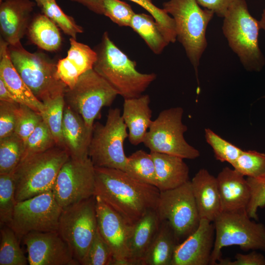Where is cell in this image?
Segmentation results:
<instances>
[{
    "instance_id": "cell-38",
    "label": "cell",
    "mask_w": 265,
    "mask_h": 265,
    "mask_svg": "<svg viewBox=\"0 0 265 265\" xmlns=\"http://www.w3.org/2000/svg\"><path fill=\"white\" fill-rule=\"evenodd\" d=\"M205 132L206 141L212 148L216 160L232 165L243 151L209 128L205 129Z\"/></svg>"
},
{
    "instance_id": "cell-28",
    "label": "cell",
    "mask_w": 265,
    "mask_h": 265,
    "mask_svg": "<svg viewBox=\"0 0 265 265\" xmlns=\"http://www.w3.org/2000/svg\"><path fill=\"white\" fill-rule=\"evenodd\" d=\"M26 34L31 43L48 52H55L62 45L59 27L44 14L32 18Z\"/></svg>"
},
{
    "instance_id": "cell-14",
    "label": "cell",
    "mask_w": 265,
    "mask_h": 265,
    "mask_svg": "<svg viewBox=\"0 0 265 265\" xmlns=\"http://www.w3.org/2000/svg\"><path fill=\"white\" fill-rule=\"evenodd\" d=\"M95 166L89 157H71L64 163L52 189L62 209L95 196Z\"/></svg>"
},
{
    "instance_id": "cell-25",
    "label": "cell",
    "mask_w": 265,
    "mask_h": 265,
    "mask_svg": "<svg viewBox=\"0 0 265 265\" xmlns=\"http://www.w3.org/2000/svg\"><path fill=\"white\" fill-rule=\"evenodd\" d=\"M160 222L156 209H152L132 225L129 241L128 260L130 265H141Z\"/></svg>"
},
{
    "instance_id": "cell-32",
    "label": "cell",
    "mask_w": 265,
    "mask_h": 265,
    "mask_svg": "<svg viewBox=\"0 0 265 265\" xmlns=\"http://www.w3.org/2000/svg\"><path fill=\"white\" fill-rule=\"evenodd\" d=\"M24 149V141L15 133L0 139V174L14 171L21 160Z\"/></svg>"
},
{
    "instance_id": "cell-43",
    "label": "cell",
    "mask_w": 265,
    "mask_h": 265,
    "mask_svg": "<svg viewBox=\"0 0 265 265\" xmlns=\"http://www.w3.org/2000/svg\"><path fill=\"white\" fill-rule=\"evenodd\" d=\"M247 181L250 189V199L246 211L251 218L258 219L259 208L265 207V174L257 177H247Z\"/></svg>"
},
{
    "instance_id": "cell-1",
    "label": "cell",
    "mask_w": 265,
    "mask_h": 265,
    "mask_svg": "<svg viewBox=\"0 0 265 265\" xmlns=\"http://www.w3.org/2000/svg\"><path fill=\"white\" fill-rule=\"evenodd\" d=\"M95 196L118 212L130 225L156 209L160 191L120 169L95 167Z\"/></svg>"
},
{
    "instance_id": "cell-9",
    "label": "cell",
    "mask_w": 265,
    "mask_h": 265,
    "mask_svg": "<svg viewBox=\"0 0 265 265\" xmlns=\"http://www.w3.org/2000/svg\"><path fill=\"white\" fill-rule=\"evenodd\" d=\"M183 113L181 107H172L163 110L153 120L143 142L150 152L184 159H193L199 157V151L184 137L187 128L182 122Z\"/></svg>"
},
{
    "instance_id": "cell-31",
    "label": "cell",
    "mask_w": 265,
    "mask_h": 265,
    "mask_svg": "<svg viewBox=\"0 0 265 265\" xmlns=\"http://www.w3.org/2000/svg\"><path fill=\"white\" fill-rule=\"evenodd\" d=\"M0 229V265H26L27 258L20 247V240L15 232L6 225Z\"/></svg>"
},
{
    "instance_id": "cell-23",
    "label": "cell",
    "mask_w": 265,
    "mask_h": 265,
    "mask_svg": "<svg viewBox=\"0 0 265 265\" xmlns=\"http://www.w3.org/2000/svg\"><path fill=\"white\" fill-rule=\"evenodd\" d=\"M190 183L200 219L213 222L221 212L216 178L202 168Z\"/></svg>"
},
{
    "instance_id": "cell-13",
    "label": "cell",
    "mask_w": 265,
    "mask_h": 265,
    "mask_svg": "<svg viewBox=\"0 0 265 265\" xmlns=\"http://www.w3.org/2000/svg\"><path fill=\"white\" fill-rule=\"evenodd\" d=\"M62 211L50 190L17 202L10 227L20 241L31 232L58 231Z\"/></svg>"
},
{
    "instance_id": "cell-37",
    "label": "cell",
    "mask_w": 265,
    "mask_h": 265,
    "mask_svg": "<svg viewBox=\"0 0 265 265\" xmlns=\"http://www.w3.org/2000/svg\"><path fill=\"white\" fill-rule=\"evenodd\" d=\"M244 176L257 178L265 174V154L256 151H242L232 164Z\"/></svg>"
},
{
    "instance_id": "cell-8",
    "label": "cell",
    "mask_w": 265,
    "mask_h": 265,
    "mask_svg": "<svg viewBox=\"0 0 265 265\" xmlns=\"http://www.w3.org/2000/svg\"><path fill=\"white\" fill-rule=\"evenodd\" d=\"M127 129L118 108L109 109L104 125L94 124L88 156L95 167L125 171L127 157L124 144L128 137Z\"/></svg>"
},
{
    "instance_id": "cell-11",
    "label": "cell",
    "mask_w": 265,
    "mask_h": 265,
    "mask_svg": "<svg viewBox=\"0 0 265 265\" xmlns=\"http://www.w3.org/2000/svg\"><path fill=\"white\" fill-rule=\"evenodd\" d=\"M97 229L95 196L63 209L58 232L80 265L94 238Z\"/></svg>"
},
{
    "instance_id": "cell-34",
    "label": "cell",
    "mask_w": 265,
    "mask_h": 265,
    "mask_svg": "<svg viewBox=\"0 0 265 265\" xmlns=\"http://www.w3.org/2000/svg\"><path fill=\"white\" fill-rule=\"evenodd\" d=\"M65 103L64 94L50 99L43 103L45 110L41 115L56 145L61 147H62V129Z\"/></svg>"
},
{
    "instance_id": "cell-24",
    "label": "cell",
    "mask_w": 265,
    "mask_h": 265,
    "mask_svg": "<svg viewBox=\"0 0 265 265\" xmlns=\"http://www.w3.org/2000/svg\"><path fill=\"white\" fill-rule=\"evenodd\" d=\"M148 95L124 99L122 116L128 129V138L133 145L143 143L153 120Z\"/></svg>"
},
{
    "instance_id": "cell-45",
    "label": "cell",
    "mask_w": 265,
    "mask_h": 265,
    "mask_svg": "<svg viewBox=\"0 0 265 265\" xmlns=\"http://www.w3.org/2000/svg\"><path fill=\"white\" fill-rule=\"evenodd\" d=\"M235 260L221 258L216 265H265V257L255 250L247 254L237 253Z\"/></svg>"
},
{
    "instance_id": "cell-2",
    "label": "cell",
    "mask_w": 265,
    "mask_h": 265,
    "mask_svg": "<svg viewBox=\"0 0 265 265\" xmlns=\"http://www.w3.org/2000/svg\"><path fill=\"white\" fill-rule=\"evenodd\" d=\"M97 58L93 69L124 99L138 97L156 79L155 73L138 72L136 63L118 48L108 32L103 34L96 51Z\"/></svg>"
},
{
    "instance_id": "cell-5",
    "label": "cell",
    "mask_w": 265,
    "mask_h": 265,
    "mask_svg": "<svg viewBox=\"0 0 265 265\" xmlns=\"http://www.w3.org/2000/svg\"><path fill=\"white\" fill-rule=\"evenodd\" d=\"M69 157L64 147L56 145L22 159L13 171L16 202L52 190L61 168Z\"/></svg>"
},
{
    "instance_id": "cell-22",
    "label": "cell",
    "mask_w": 265,
    "mask_h": 265,
    "mask_svg": "<svg viewBox=\"0 0 265 265\" xmlns=\"http://www.w3.org/2000/svg\"><path fill=\"white\" fill-rule=\"evenodd\" d=\"M8 45L0 38V79L19 104L25 105L42 115L45 110L44 105L34 96L13 66L9 53Z\"/></svg>"
},
{
    "instance_id": "cell-44",
    "label": "cell",
    "mask_w": 265,
    "mask_h": 265,
    "mask_svg": "<svg viewBox=\"0 0 265 265\" xmlns=\"http://www.w3.org/2000/svg\"><path fill=\"white\" fill-rule=\"evenodd\" d=\"M18 104L0 101V139L14 133Z\"/></svg>"
},
{
    "instance_id": "cell-16",
    "label": "cell",
    "mask_w": 265,
    "mask_h": 265,
    "mask_svg": "<svg viewBox=\"0 0 265 265\" xmlns=\"http://www.w3.org/2000/svg\"><path fill=\"white\" fill-rule=\"evenodd\" d=\"M30 265H78L58 231L31 232L22 239Z\"/></svg>"
},
{
    "instance_id": "cell-3",
    "label": "cell",
    "mask_w": 265,
    "mask_h": 265,
    "mask_svg": "<svg viewBox=\"0 0 265 265\" xmlns=\"http://www.w3.org/2000/svg\"><path fill=\"white\" fill-rule=\"evenodd\" d=\"M223 34L229 46L248 71L259 72L265 64L259 46V21L250 13L245 0H236L224 16Z\"/></svg>"
},
{
    "instance_id": "cell-35",
    "label": "cell",
    "mask_w": 265,
    "mask_h": 265,
    "mask_svg": "<svg viewBox=\"0 0 265 265\" xmlns=\"http://www.w3.org/2000/svg\"><path fill=\"white\" fill-rule=\"evenodd\" d=\"M15 199V182L13 172L0 174V227L10 226Z\"/></svg>"
},
{
    "instance_id": "cell-15",
    "label": "cell",
    "mask_w": 265,
    "mask_h": 265,
    "mask_svg": "<svg viewBox=\"0 0 265 265\" xmlns=\"http://www.w3.org/2000/svg\"><path fill=\"white\" fill-rule=\"evenodd\" d=\"M95 197L98 230L112 255L110 265H130L129 241L132 225L128 224L99 197Z\"/></svg>"
},
{
    "instance_id": "cell-10",
    "label": "cell",
    "mask_w": 265,
    "mask_h": 265,
    "mask_svg": "<svg viewBox=\"0 0 265 265\" xmlns=\"http://www.w3.org/2000/svg\"><path fill=\"white\" fill-rule=\"evenodd\" d=\"M117 95L116 90L93 68L82 74L72 88H66L64 99L93 130L102 108L110 106Z\"/></svg>"
},
{
    "instance_id": "cell-47",
    "label": "cell",
    "mask_w": 265,
    "mask_h": 265,
    "mask_svg": "<svg viewBox=\"0 0 265 265\" xmlns=\"http://www.w3.org/2000/svg\"><path fill=\"white\" fill-rule=\"evenodd\" d=\"M81 4L94 13L104 15V0H70Z\"/></svg>"
},
{
    "instance_id": "cell-30",
    "label": "cell",
    "mask_w": 265,
    "mask_h": 265,
    "mask_svg": "<svg viewBox=\"0 0 265 265\" xmlns=\"http://www.w3.org/2000/svg\"><path fill=\"white\" fill-rule=\"evenodd\" d=\"M125 171L139 182L157 187L155 165L150 152L139 150L127 157Z\"/></svg>"
},
{
    "instance_id": "cell-40",
    "label": "cell",
    "mask_w": 265,
    "mask_h": 265,
    "mask_svg": "<svg viewBox=\"0 0 265 265\" xmlns=\"http://www.w3.org/2000/svg\"><path fill=\"white\" fill-rule=\"evenodd\" d=\"M16 126L14 133L25 142L43 120L41 115L28 106L18 104L16 108Z\"/></svg>"
},
{
    "instance_id": "cell-21",
    "label": "cell",
    "mask_w": 265,
    "mask_h": 265,
    "mask_svg": "<svg viewBox=\"0 0 265 265\" xmlns=\"http://www.w3.org/2000/svg\"><path fill=\"white\" fill-rule=\"evenodd\" d=\"M93 130L82 117L65 103L62 129V147L74 158L88 156Z\"/></svg>"
},
{
    "instance_id": "cell-18",
    "label": "cell",
    "mask_w": 265,
    "mask_h": 265,
    "mask_svg": "<svg viewBox=\"0 0 265 265\" xmlns=\"http://www.w3.org/2000/svg\"><path fill=\"white\" fill-rule=\"evenodd\" d=\"M35 1L30 0H2L0 3V30L9 45L19 42L26 34L32 19Z\"/></svg>"
},
{
    "instance_id": "cell-27",
    "label": "cell",
    "mask_w": 265,
    "mask_h": 265,
    "mask_svg": "<svg viewBox=\"0 0 265 265\" xmlns=\"http://www.w3.org/2000/svg\"><path fill=\"white\" fill-rule=\"evenodd\" d=\"M180 243L169 223L166 220L161 221L141 265H171L175 250Z\"/></svg>"
},
{
    "instance_id": "cell-19",
    "label": "cell",
    "mask_w": 265,
    "mask_h": 265,
    "mask_svg": "<svg viewBox=\"0 0 265 265\" xmlns=\"http://www.w3.org/2000/svg\"><path fill=\"white\" fill-rule=\"evenodd\" d=\"M216 178L221 212L246 210L250 199V189L244 176L234 168L225 167Z\"/></svg>"
},
{
    "instance_id": "cell-50",
    "label": "cell",
    "mask_w": 265,
    "mask_h": 265,
    "mask_svg": "<svg viewBox=\"0 0 265 265\" xmlns=\"http://www.w3.org/2000/svg\"><path fill=\"white\" fill-rule=\"evenodd\" d=\"M40 0H34L35 1H40Z\"/></svg>"
},
{
    "instance_id": "cell-48",
    "label": "cell",
    "mask_w": 265,
    "mask_h": 265,
    "mask_svg": "<svg viewBox=\"0 0 265 265\" xmlns=\"http://www.w3.org/2000/svg\"><path fill=\"white\" fill-rule=\"evenodd\" d=\"M0 101L12 104H19L13 94L0 79Z\"/></svg>"
},
{
    "instance_id": "cell-20",
    "label": "cell",
    "mask_w": 265,
    "mask_h": 265,
    "mask_svg": "<svg viewBox=\"0 0 265 265\" xmlns=\"http://www.w3.org/2000/svg\"><path fill=\"white\" fill-rule=\"evenodd\" d=\"M70 44L67 56L56 64V75L67 88L71 89L82 74L93 68L97 54L89 46L73 38H70Z\"/></svg>"
},
{
    "instance_id": "cell-29",
    "label": "cell",
    "mask_w": 265,
    "mask_h": 265,
    "mask_svg": "<svg viewBox=\"0 0 265 265\" xmlns=\"http://www.w3.org/2000/svg\"><path fill=\"white\" fill-rule=\"evenodd\" d=\"M130 27L146 42L155 54L161 53L168 44L160 28L150 15L135 13Z\"/></svg>"
},
{
    "instance_id": "cell-26",
    "label": "cell",
    "mask_w": 265,
    "mask_h": 265,
    "mask_svg": "<svg viewBox=\"0 0 265 265\" xmlns=\"http://www.w3.org/2000/svg\"><path fill=\"white\" fill-rule=\"evenodd\" d=\"M160 191L172 189L189 181V168L184 159L168 154L150 152Z\"/></svg>"
},
{
    "instance_id": "cell-41",
    "label": "cell",
    "mask_w": 265,
    "mask_h": 265,
    "mask_svg": "<svg viewBox=\"0 0 265 265\" xmlns=\"http://www.w3.org/2000/svg\"><path fill=\"white\" fill-rule=\"evenodd\" d=\"M112 260L111 250L97 229L94 238L81 265H110Z\"/></svg>"
},
{
    "instance_id": "cell-42",
    "label": "cell",
    "mask_w": 265,
    "mask_h": 265,
    "mask_svg": "<svg viewBox=\"0 0 265 265\" xmlns=\"http://www.w3.org/2000/svg\"><path fill=\"white\" fill-rule=\"evenodd\" d=\"M104 15L120 26H130L135 13L128 3L120 0H104Z\"/></svg>"
},
{
    "instance_id": "cell-12",
    "label": "cell",
    "mask_w": 265,
    "mask_h": 265,
    "mask_svg": "<svg viewBox=\"0 0 265 265\" xmlns=\"http://www.w3.org/2000/svg\"><path fill=\"white\" fill-rule=\"evenodd\" d=\"M156 210L160 221L169 223L180 243L195 231L201 220L190 181L160 191Z\"/></svg>"
},
{
    "instance_id": "cell-33",
    "label": "cell",
    "mask_w": 265,
    "mask_h": 265,
    "mask_svg": "<svg viewBox=\"0 0 265 265\" xmlns=\"http://www.w3.org/2000/svg\"><path fill=\"white\" fill-rule=\"evenodd\" d=\"M35 2L42 13L71 38L77 39V35L83 32V28L76 23L72 17L62 11L55 0H40Z\"/></svg>"
},
{
    "instance_id": "cell-51",
    "label": "cell",
    "mask_w": 265,
    "mask_h": 265,
    "mask_svg": "<svg viewBox=\"0 0 265 265\" xmlns=\"http://www.w3.org/2000/svg\"><path fill=\"white\" fill-rule=\"evenodd\" d=\"M263 98H265V95Z\"/></svg>"
},
{
    "instance_id": "cell-39",
    "label": "cell",
    "mask_w": 265,
    "mask_h": 265,
    "mask_svg": "<svg viewBox=\"0 0 265 265\" xmlns=\"http://www.w3.org/2000/svg\"><path fill=\"white\" fill-rule=\"evenodd\" d=\"M147 10L160 28L166 40L174 43L177 40L175 25L173 19L163 9L156 6L151 0H129Z\"/></svg>"
},
{
    "instance_id": "cell-46",
    "label": "cell",
    "mask_w": 265,
    "mask_h": 265,
    "mask_svg": "<svg viewBox=\"0 0 265 265\" xmlns=\"http://www.w3.org/2000/svg\"><path fill=\"white\" fill-rule=\"evenodd\" d=\"M236 0H197L204 8L212 11L214 14L223 18L231 5Z\"/></svg>"
},
{
    "instance_id": "cell-7",
    "label": "cell",
    "mask_w": 265,
    "mask_h": 265,
    "mask_svg": "<svg viewBox=\"0 0 265 265\" xmlns=\"http://www.w3.org/2000/svg\"><path fill=\"white\" fill-rule=\"evenodd\" d=\"M212 222L215 239L210 265H217L222 258L221 249L226 246L265 251V226L251 220L246 210L221 212Z\"/></svg>"
},
{
    "instance_id": "cell-6",
    "label": "cell",
    "mask_w": 265,
    "mask_h": 265,
    "mask_svg": "<svg viewBox=\"0 0 265 265\" xmlns=\"http://www.w3.org/2000/svg\"><path fill=\"white\" fill-rule=\"evenodd\" d=\"M12 64L34 96L43 103L64 95L67 87L57 77L56 64L40 52L30 53L21 42L8 45Z\"/></svg>"
},
{
    "instance_id": "cell-17",
    "label": "cell",
    "mask_w": 265,
    "mask_h": 265,
    "mask_svg": "<svg viewBox=\"0 0 265 265\" xmlns=\"http://www.w3.org/2000/svg\"><path fill=\"white\" fill-rule=\"evenodd\" d=\"M212 222L201 219L198 227L177 247L171 265H208L214 246Z\"/></svg>"
},
{
    "instance_id": "cell-4",
    "label": "cell",
    "mask_w": 265,
    "mask_h": 265,
    "mask_svg": "<svg viewBox=\"0 0 265 265\" xmlns=\"http://www.w3.org/2000/svg\"><path fill=\"white\" fill-rule=\"evenodd\" d=\"M162 9L174 20L177 39L185 50L198 82V66L208 45L206 30L214 13L201 8L197 0H169L163 2Z\"/></svg>"
},
{
    "instance_id": "cell-36",
    "label": "cell",
    "mask_w": 265,
    "mask_h": 265,
    "mask_svg": "<svg viewBox=\"0 0 265 265\" xmlns=\"http://www.w3.org/2000/svg\"><path fill=\"white\" fill-rule=\"evenodd\" d=\"M56 145L51 131L43 120L24 142L21 160L29 155L44 152Z\"/></svg>"
},
{
    "instance_id": "cell-49",
    "label": "cell",
    "mask_w": 265,
    "mask_h": 265,
    "mask_svg": "<svg viewBox=\"0 0 265 265\" xmlns=\"http://www.w3.org/2000/svg\"><path fill=\"white\" fill-rule=\"evenodd\" d=\"M259 24L261 29H263L265 32V7L263 10L261 20L259 21Z\"/></svg>"
}]
</instances>
